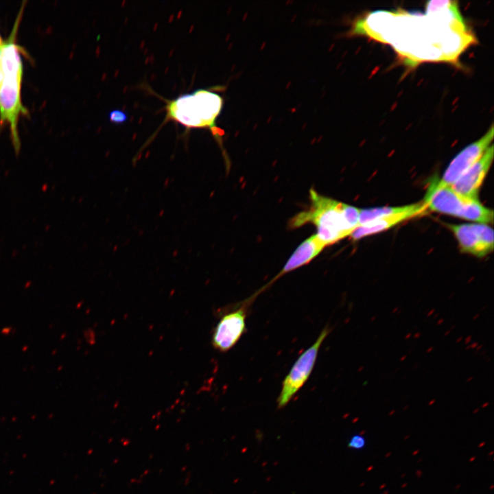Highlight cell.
Instances as JSON below:
<instances>
[{"label": "cell", "instance_id": "cell-1", "mask_svg": "<svg viewBox=\"0 0 494 494\" xmlns=\"http://www.w3.org/2000/svg\"><path fill=\"white\" fill-rule=\"evenodd\" d=\"M311 206L290 220L291 228L312 223L316 235L325 246L350 236L359 226L360 209L325 197L314 189L309 191Z\"/></svg>", "mask_w": 494, "mask_h": 494}, {"label": "cell", "instance_id": "cell-2", "mask_svg": "<svg viewBox=\"0 0 494 494\" xmlns=\"http://www.w3.org/2000/svg\"><path fill=\"white\" fill-rule=\"evenodd\" d=\"M223 97L210 89H198L167 101L165 121H176L187 128H208L220 139L224 131L217 127Z\"/></svg>", "mask_w": 494, "mask_h": 494}, {"label": "cell", "instance_id": "cell-3", "mask_svg": "<svg viewBox=\"0 0 494 494\" xmlns=\"http://www.w3.org/2000/svg\"><path fill=\"white\" fill-rule=\"evenodd\" d=\"M327 325L316 340L296 360L284 378L277 398V406L281 409L287 405L309 379L315 366L321 345L330 333Z\"/></svg>", "mask_w": 494, "mask_h": 494}, {"label": "cell", "instance_id": "cell-4", "mask_svg": "<svg viewBox=\"0 0 494 494\" xmlns=\"http://www.w3.org/2000/svg\"><path fill=\"white\" fill-rule=\"evenodd\" d=\"M22 78L23 72L5 73L0 85V119L10 126L12 145L17 154L21 148L18 120L21 114L27 112L21 102Z\"/></svg>", "mask_w": 494, "mask_h": 494}, {"label": "cell", "instance_id": "cell-5", "mask_svg": "<svg viewBox=\"0 0 494 494\" xmlns=\"http://www.w3.org/2000/svg\"><path fill=\"white\" fill-rule=\"evenodd\" d=\"M493 126L480 139L460 151L451 161L443 177L432 185L436 188L451 187L484 154L493 139Z\"/></svg>", "mask_w": 494, "mask_h": 494}, {"label": "cell", "instance_id": "cell-6", "mask_svg": "<svg viewBox=\"0 0 494 494\" xmlns=\"http://www.w3.org/2000/svg\"><path fill=\"white\" fill-rule=\"evenodd\" d=\"M250 305L245 300L240 307L221 318L212 336V344L215 349L226 352L237 343L246 331L247 309Z\"/></svg>", "mask_w": 494, "mask_h": 494}, {"label": "cell", "instance_id": "cell-7", "mask_svg": "<svg viewBox=\"0 0 494 494\" xmlns=\"http://www.w3.org/2000/svg\"><path fill=\"white\" fill-rule=\"evenodd\" d=\"M493 150L491 144L482 157L451 186L454 191L466 198L478 199L480 188L493 162Z\"/></svg>", "mask_w": 494, "mask_h": 494}, {"label": "cell", "instance_id": "cell-8", "mask_svg": "<svg viewBox=\"0 0 494 494\" xmlns=\"http://www.w3.org/2000/svg\"><path fill=\"white\" fill-rule=\"evenodd\" d=\"M325 245L316 234L304 240L294 251L281 270L266 285L256 292L249 299L253 301L256 297L268 288L277 280L288 272H292L308 264L316 257L325 248Z\"/></svg>", "mask_w": 494, "mask_h": 494}, {"label": "cell", "instance_id": "cell-9", "mask_svg": "<svg viewBox=\"0 0 494 494\" xmlns=\"http://www.w3.org/2000/svg\"><path fill=\"white\" fill-rule=\"evenodd\" d=\"M467 199L451 187L436 188L430 185L423 202L431 211L460 217Z\"/></svg>", "mask_w": 494, "mask_h": 494}, {"label": "cell", "instance_id": "cell-10", "mask_svg": "<svg viewBox=\"0 0 494 494\" xmlns=\"http://www.w3.org/2000/svg\"><path fill=\"white\" fill-rule=\"evenodd\" d=\"M427 209V207L423 201L410 204V207L403 212L387 215L358 226L352 232L350 237L354 240H357L364 237L380 233L403 221L423 214Z\"/></svg>", "mask_w": 494, "mask_h": 494}, {"label": "cell", "instance_id": "cell-11", "mask_svg": "<svg viewBox=\"0 0 494 494\" xmlns=\"http://www.w3.org/2000/svg\"><path fill=\"white\" fill-rule=\"evenodd\" d=\"M454 234L461 251L478 257H482L491 252L478 239L471 224H447Z\"/></svg>", "mask_w": 494, "mask_h": 494}, {"label": "cell", "instance_id": "cell-12", "mask_svg": "<svg viewBox=\"0 0 494 494\" xmlns=\"http://www.w3.org/2000/svg\"><path fill=\"white\" fill-rule=\"evenodd\" d=\"M460 218L484 224L492 223L493 211L484 207L478 199H467Z\"/></svg>", "mask_w": 494, "mask_h": 494}, {"label": "cell", "instance_id": "cell-13", "mask_svg": "<svg viewBox=\"0 0 494 494\" xmlns=\"http://www.w3.org/2000/svg\"><path fill=\"white\" fill-rule=\"evenodd\" d=\"M409 207L410 204L401 207H385L360 209L359 226L387 215L403 212L407 210Z\"/></svg>", "mask_w": 494, "mask_h": 494}, {"label": "cell", "instance_id": "cell-14", "mask_svg": "<svg viewBox=\"0 0 494 494\" xmlns=\"http://www.w3.org/2000/svg\"><path fill=\"white\" fill-rule=\"evenodd\" d=\"M482 245L490 252L493 249V231L491 227L484 224H471Z\"/></svg>", "mask_w": 494, "mask_h": 494}, {"label": "cell", "instance_id": "cell-15", "mask_svg": "<svg viewBox=\"0 0 494 494\" xmlns=\"http://www.w3.org/2000/svg\"><path fill=\"white\" fill-rule=\"evenodd\" d=\"M366 445V440L363 436L356 434L351 437L348 446L353 449H362Z\"/></svg>", "mask_w": 494, "mask_h": 494}, {"label": "cell", "instance_id": "cell-16", "mask_svg": "<svg viewBox=\"0 0 494 494\" xmlns=\"http://www.w3.org/2000/svg\"><path fill=\"white\" fill-rule=\"evenodd\" d=\"M109 119L115 124H122L127 120L126 114L121 110H113L109 113Z\"/></svg>", "mask_w": 494, "mask_h": 494}, {"label": "cell", "instance_id": "cell-17", "mask_svg": "<svg viewBox=\"0 0 494 494\" xmlns=\"http://www.w3.org/2000/svg\"><path fill=\"white\" fill-rule=\"evenodd\" d=\"M1 45H0V85H1L2 80H3V73H2L1 68Z\"/></svg>", "mask_w": 494, "mask_h": 494}, {"label": "cell", "instance_id": "cell-18", "mask_svg": "<svg viewBox=\"0 0 494 494\" xmlns=\"http://www.w3.org/2000/svg\"><path fill=\"white\" fill-rule=\"evenodd\" d=\"M2 43H3V40H2V39H1V36H0V45H1Z\"/></svg>", "mask_w": 494, "mask_h": 494}]
</instances>
